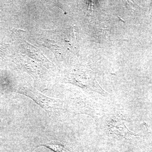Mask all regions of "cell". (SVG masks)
<instances>
[{
	"mask_svg": "<svg viewBox=\"0 0 152 152\" xmlns=\"http://www.w3.org/2000/svg\"><path fill=\"white\" fill-rule=\"evenodd\" d=\"M25 94L32 99L43 109L50 113H55L61 110L63 101L58 99L46 96L36 91H24Z\"/></svg>",
	"mask_w": 152,
	"mask_h": 152,
	"instance_id": "6da1fadb",
	"label": "cell"
},
{
	"mask_svg": "<svg viewBox=\"0 0 152 152\" xmlns=\"http://www.w3.org/2000/svg\"><path fill=\"white\" fill-rule=\"evenodd\" d=\"M41 146L46 147L55 152H74L66 144L59 140H51L41 142L37 145L35 149Z\"/></svg>",
	"mask_w": 152,
	"mask_h": 152,
	"instance_id": "7a4b0ae2",
	"label": "cell"
},
{
	"mask_svg": "<svg viewBox=\"0 0 152 152\" xmlns=\"http://www.w3.org/2000/svg\"><path fill=\"white\" fill-rule=\"evenodd\" d=\"M118 17V18H119V19H120V20L121 21H122L123 22V23H125V21L124 20H123L122 19V18H120V17L119 16H117Z\"/></svg>",
	"mask_w": 152,
	"mask_h": 152,
	"instance_id": "3957f363",
	"label": "cell"
}]
</instances>
